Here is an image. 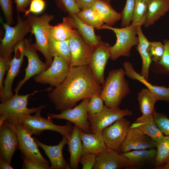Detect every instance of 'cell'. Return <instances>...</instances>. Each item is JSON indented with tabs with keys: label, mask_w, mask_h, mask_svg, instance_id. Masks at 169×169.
<instances>
[{
	"label": "cell",
	"mask_w": 169,
	"mask_h": 169,
	"mask_svg": "<svg viewBox=\"0 0 169 169\" xmlns=\"http://www.w3.org/2000/svg\"><path fill=\"white\" fill-rule=\"evenodd\" d=\"M76 14L83 22L96 29H98L104 24L102 19L92 8L80 10Z\"/></svg>",
	"instance_id": "e575fe53"
},
{
	"label": "cell",
	"mask_w": 169,
	"mask_h": 169,
	"mask_svg": "<svg viewBox=\"0 0 169 169\" xmlns=\"http://www.w3.org/2000/svg\"><path fill=\"white\" fill-rule=\"evenodd\" d=\"M74 29L69 17H65L62 23L55 26L50 25L49 35L57 41H65L69 39Z\"/></svg>",
	"instance_id": "4dcf8cb0"
},
{
	"label": "cell",
	"mask_w": 169,
	"mask_h": 169,
	"mask_svg": "<svg viewBox=\"0 0 169 169\" xmlns=\"http://www.w3.org/2000/svg\"><path fill=\"white\" fill-rule=\"evenodd\" d=\"M105 1H106L107 2L110 3V2L111 1V0H103Z\"/></svg>",
	"instance_id": "f5cc1de1"
},
{
	"label": "cell",
	"mask_w": 169,
	"mask_h": 169,
	"mask_svg": "<svg viewBox=\"0 0 169 169\" xmlns=\"http://www.w3.org/2000/svg\"><path fill=\"white\" fill-rule=\"evenodd\" d=\"M137 94V100L142 115H153L156 112L154 106L157 101L155 95L147 88L142 89Z\"/></svg>",
	"instance_id": "f546056e"
},
{
	"label": "cell",
	"mask_w": 169,
	"mask_h": 169,
	"mask_svg": "<svg viewBox=\"0 0 169 169\" xmlns=\"http://www.w3.org/2000/svg\"><path fill=\"white\" fill-rule=\"evenodd\" d=\"M74 29H76L84 40L94 48L101 41L94 32L95 28L81 21L76 14L68 16Z\"/></svg>",
	"instance_id": "484cf974"
},
{
	"label": "cell",
	"mask_w": 169,
	"mask_h": 169,
	"mask_svg": "<svg viewBox=\"0 0 169 169\" xmlns=\"http://www.w3.org/2000/svg\"></svg>",
	"instance_id": "11a10c76"
},
{
	"label": "cell",
	"mask_w": 169,
	"mask_h": 169,
	"mask_svg": "<svg viewBox=\"0 0 169 169\" xmlns=\"http://www.w3.org/2000/svg\"><path fill=\"white\" fill-rule=\"evenodd\" d=\"M135 0H126L125 7L120 13L121 26L124 27L129 26L132 20Z\"/></svg>",
	"instance_id": "74e56055"
},
{
	"label": "cell",
	"mask_w": 169,
	"mask_h": 169,
	"mask_svg": "<svg viewBox=\"0 0 169 169\" xmlns=\"http://www.w3.org/2000/svg\"><path fill=\"white\" fill-rule=\"evenodd\" d=\"M169 10V0H149L145 27L153 24Z\"/></svg>",
	"instance_id": "f1b7e54d"
},
{
	"label": "cell",
	"mask_w": 169,
	"mask_h": 169,
	"mask_svg": "<svg viewBox=\"0 0 169 169\" xmlns=\"http://www.w3.org/2000/svg\"><path fill=\"white\" fill-rule=\"evenodd\" d=\"M12 59L0 56V92L3 89L4 76L10 67Z\"/></svg>",
	"instance_id": "bcb514c9"
},
{
	"label": "cell",
	"mask_w": 169,
	"mask_h": 169,
	"mask_svg": "<svg viewBox=\"0 0 169 169\" xmlns=\"http://www.w3.org/2000/svg\"><path fill=\"white\" fill-rule=\"evenodd\" d=\"M9 125L17 134L19 149L23 157L49 166L48 161L41 154L34 138L23 125L20 122L15 126Z\"/></svg>",
	"instance_id": "7c38bea8"
},
{
	"label": "cell",
	"mask_w": 169,
	"mask_h": 169,
	"mask_svg": "<svg viewBox=\"0 0 169 169\" xmlns=\"http://www.w3.org/2000/svg\"><path fill=\"white\" fill-rule=\"evenodd\" d=\"M104 101L101 94H95L90 98L88 108V114H93L101 111L104 105Z\"/></svg>",
	"instance_id": "ab89813d"
},
{
	"label": "cell",
	"mask_w": 169,
	"mask_h": 169,
	"mask_svg": "<svg viewBox=\"0 0 169 169\" xmlns=\"http://www.w3.org/2000/svg\"><path fill=\"white\" fill-rule=\"evenodd\" d=\"M36 92L37 90L30 94L23 95L15 94L9 100L1 102L0 104V115L6 117L5 121L8 124L15 126L19 123L20 116L36 113L45 108L47 105H43L36 108L27 107L28 97Z\"/></svg>",
	"instance_id": "8992f818"
},
{
	"label": "cell",
	"mask_w": 169,
	"mask_h": 169,
	"mask_svg": "<svg viewBox=\"0 0 169 169\" xmlns=\"http://www.w3.org/2000/svg\"><path fill=\"white\" fill-rule=\"evenodd\" d=\"M111 47L109 44L101 41L94 48L89 64L96 80L102 86L105 81V67L111 57Z\"/></svg>",
	"instance_id": "2e32d148"
},
{
	"label": "cell",
	"mask_w": 169,
	"mask_h": 169,
	"mask_svg": "<svg viewBox=\"0 0 169 169\" xmlns=\"http://www.w3.org/2000/svg\"><path fill=\"white\" fill-rule=\"evenodd\" d=\"M26 17L31 28V34H33L35 37V42L32 44V45L37 51L43 54L45 58V63L49 67L53 60L49 51L48 43L50 23L54 19V16L47 13H44L40 16L30 13Z\"/></svg>",
	"instance_id": "3957f363"
},
{
	"label": "cell",
	"mask_w": 169,
	"mask_h": 169,
	"mask_svg": "<svg viewBox=\"0 0 169 169\" xmlns=\"http://www.w3.org/2000/svg\"><path fill=\"white\" fill-rule=\"evenodd\" d=\"M42 110H39L34 115L30 114L20 116L19 121L31 135H39L45 130H50L57 132L63 136L68 138L71 135L74 128L72 123L67 121L65 125L54 124L52 119L41 116Z\"/></svg>",
	"instance_id": "5b68a950"
},
{
	"label": "cell",
	"mask_w": 169,
	"mask_h": 169,
	"mask_svg": "<svg viewBox=\"0 0 169 169\" xmlns=\"http://www.w3.org/2000/svg\"><path fill=\"white\" fill-rule=\"evenodd\" d=\"M19 144L15 131L5 121L0 127V157L11 163Z\"/></svg>",
	"instance_id": "ac0fdd59"
},
{
	"label": "cell",
	"mask_w": 169,
	"mask_h": 169,
	"mask_svg": "<svg viewBox=\"0 0 169 169\" xmlns=\"http://www.w3.org/2000/svg\"><path fill=\"white\" fill-rule=\"evenodd\" d=\"M10 163L4 160L2 157H0V169H13L11 166Z\"/></svg>",
	"instance_id": "681fc988"
},
{
	"label": "cell",
	"mask_w": 169,
	"mask_h": 169,
	"mask_svg": "<svg viewBox=\"0 0 169 169\" xmlns=\"http://www.w3.org/2000/svg\"><path fill=\"white\" fill-rule=\"evenodd\" d=\"M127 161L121 154L107 148L96 155L94 169H120L125 168Z\"/></svg>",
	"instance_id": "ffe728a7"
},
{
	"label": "cell",
	"mask_w": 169,
	"mask_h": 169,
	"mask_svg": "<svg viewBox=\"0 0 169 169\" xmlns=\"http://www.w3.org/2000/svg\"><path fill=\"white\" fill-rule=\"evenodd\" d=\"M156 142L139 129L130 127L119 150L120 153L131 151L155 148Z\"/></svg>",
	"instance_id": "e0dca14e"
},
{
	"label": "cell",
	"mask_w": 169,
	"mask_h": 169,
	"mask_svg": "<svg viewBox=\"0 0 169 169\" xmlns=\"http://www.w3.org/2000/svg\"><path fill=\"white\" fill-rule=\"evenodd\" d=\"M23 169H49V166L23 157Z\"/></svg>",
	"instance_id": "f6af8a7d"
},
{
	"label": "cell",
	"mask_w": 169,
	"mask_h": 169,
	"mask_svg": "<svg viewBox=\"0 0 169 169\" xmlns=\"http://www.w3.org/2000/svg\"><path fill=\"white\" fill-rule=\"evenodd\" d=\"M127 159L125 169H136L153 163L156 154L155 148L131 151L120 153Z\"/></svg>",
	"instance_id": "44dd1931"
},
{
	"label": "cell",
	"mask_w": 169,
	"mask_h": 169,
	"mask_svg": "<svg viewBox=\"0 0 169 169\" xmlns=\"http://www.w3.org/2000/svg\"><path fill=\"white\" fill-rule=\"evenodd\" d=\"M162 169H169V161L164 165Z\"/></svg>",
	"instance_id": "816d5d0a"
},
{
	"label": "cell",
	"mask_w": 169,
	"mask_h": 169,
	"mask_svg": "<svg viewBox=\"0 0 169 169\" xmlns=\"http://www.w3.org/2000/svg\"><path fill=\"white\" fill-rule=\"evenodd\" d=\"M149 0H135L133 17L131 24L136 27L144 25L146 21Z\"/></svg>",
	"instance_id": "836d02e7"
},
{
	"label": "cell",
	"mask_w": 169,
	"mask_h": 169,
	"mask_svg": "<svg viewBox=\"0 0 169 169\" xmlns=\"http://www.w3.org/2000/svg\"><path fill=\"white\" fill-rule=\"evenodd\" d=\"M125 75L129 78L138 80L145 85L155 95L157 101H164L169 103V87L153 85L150 83L140 74L136 72L129 61L123 64Z\"/></svg>",
	"instance_id": "7402d4cb"
},
{
	"label": "cell",
	"mask_w": 169,
	"mask_h": 169,
	"mask_svg": "<svg viewBox=\"0 0 169 169\" xmlns=\"http://www.w3.org/2000/svg\"><path fill=\"white\" fill-rule=\"evenodd\" d=\"M157 126L165 136H169V118L166 115L156 111L153 115Z\"/></svg>",
	"instance_id": "f35d334b"
},
{
	"label": "cell",
	"mask_w": 169,
	"mask_h": 169,
	"mask_svg": "<svg viewBox=\"0 0 169 169\" xmlns=\"http://www.w3.org/2000/svg\"><path fill=\"white\" fill-rule=\"evenodd\" d=\"M80 135L83 155L87 153L96 155L103 151L107 148L101 132L87 133L81 130Z\"/></svg>",
	"instance_id": "cb8c5ba5"
},
{
	"label": "cell",
	"mask_w": 169,
	"mask_h": 169,
	"mask_svg": "<svg viewBox=\"0 0 169 169\" xmlns=\"http://www.w3.org/2000/svg\"><path fill=\"white\" fill-rule=\"evenodd\" d=\"M96 156V154L92 153L83 155L79 160V163L82 165V169H93L95 162Z\"/></svg>",
	"instance_id": "ee69618b"
},
{
	"label": "cell",
	"mask_w": 169,
	"mask_h": 169,
	"mask_svg": "<svg viewBox=\"0 0 169 169\" xmlns=\"http://www.w3.org/2000/svg\"><path fill=\"white\" fill-rule=\"evenodd\" d=\"M32 0H14L16 4V10L18 13L24 12L26 8L30 4Z\"/></svg>",
	"instance_id": "c3c4849f"
},
{
	"label": "cell",
	"mask_w": 169,
	"mask_h": 169,
	"mask_svg": "<svg viewBox=\"0 0 169 169\" xmlns=\"http://www.w3.org/2000/svg\"><path fill=\"white\" fill-rule=\"evenodd\" d=\"M24 54L28 59V65L25 69V75L17 84L14 90L15 94L18 93L23 85L31 77L47 69L49 67L39 58L37 50L33 47L29 40L24 39Z\"/></svg>",
	"instance_id": "9a60e30c"
},
{
	"label": "cell",
	"mask_w": 169,
	"mask_h": 169,
	"mask_svg": "<svg viewBox=\"0 0 169 169\" xmlns=\"http://www.w3.org/2000/svg\"><path fill=\"white\" fill-rule=\"evenodd\" d=\"M57 4L68 13L69 16L77 14L80 11L75 0H56Z\"/></svg>",
	"instance_id": "60d3db41"
},
{
	"label": "cell",
	"mask_w": 169,
	"mask_h": 169,
	"mask_svg": "<svg viewBox=\"0 0 169 169\" xmlns=\"http://www.w3.org/2000/svg\"><path fill=\"white\" fill-rule=\"evenodd\" d=\"M45 6L44 0H32L29 9L24 12V16L26 17L31 13L35 14L40 13L44 10Z\"/></svg>",
	"instance_id": "7bdbcfd3"
},
{
	"label": "cell",
	"mask_w": 169,
	"mask_h": 169,
	"mask_svg": "<svg viewBox=\"0 0 169 169\" xmlns=\"http://www.w3.org/2000/svg\"><path fill=\"white\" fill-rule=\"evenodd\" d=\"M33 138L38 146L44 151L51 163L49 169H70L69 164L63 157L62 151L64 146L68 143V138L64 137L58 145L49 146L43 143L35 137Z\"/></svg>",
	"instance_id": "d6986e66"
},
{
	"label": "cell",
	"mask_w": 169,
	"mask_h": 169,
	"mask_svg": "<svg viewBox=\"0 0 169 169\" xmlns=\"http://www.w3.org/2000/svg\"><path fill=\"white\" fill-rule=\"evenodd\" d=\"M102 90L89 65L71 66L64 80L48 96L55 109L62 111L73 108L81 100L101 94Z\"/></svg>",
	"instance_id": "6da1fadb"
},
{
	"label": "cell",
	"mask_w": 169,
	"mask_h": 169,
	"mask_svg": "<svg viewBox=\"0 0 169 169\" xmlns=\"http://www.w3.org/2000/svg\"><path fill=\"white\" fill-rule=\"evenodd\" d=\"M81 130L75 125L71 135L68 138V151L70 154L69 164L70 169H77L79 160L83 155L81 138Z\"/></svg>",
	"instance_id": "603a6c76"
},
{
	"label": "cell",
	"mask_w": 169,
	"mask_h": 169,
	"mask_svg": "<svg viewBox=\"0 0 169 169\" xmlns=\"http://www.w3.org/2000/svg\"><path fill=\"white\" fill-rule=\"evenodd\" d=\"M107 29L112 31L116 37L115 44L111 47L110 59L116 60L119 57H129L131 48L139 42L137 27L131 24L122 28H116L104 24L98 29Z\"/></svg>",
	"instance_id": "52a82bcc"
},
{
	"label": "cell",
	"mask_w": 169,
	"mask_h": 169,
	"mask_svg": "<svg viewBox=\"0 0 169 169\" xmlns=\"http://www.w3.org/2000/svg\"><path fill=\"white\" fill-rule=\"evenodd\" d=\"M81 10L91 8L96 0H75Z\"/></svg>",
	"instance_id": "7dc6e473"
},
{
	"label": "cell",
	"mask_w": 169,
	"mask_h": 169,
	"mask_svg": "<svg viewBox=\"0 0 169 169\" xmlns=\"http://www.w3.org/2000/svg\"><path fill=\"white\" fill-rule=\"evenodd\" d=\"M17 20L16 24L12 27L0 18V22L5 30V33L1 41L0 56L5 59H12V54L16 46L24 39L28 33L32 32L31 28L27 19H23L18 13Z\"/></svg>",
	"instance_id": "277c9868"
},
{
	"label": "cell",
	"mask_w": 169,
	"mask_h": 169,
	"mask_svg": "<svg viewBox=\"0 0 169 169\" xmlns=\"http://www.w3.org/2000/svg\"><path fill=\"white\" fill-rule=\"evenodd\" d=\"M131 125V121L124 118L104 129L101 133L107 148L119 153Z\"/></svg>",
	"instance_id": "5bb4252c"
},
{
	"label": "cell",
	"mask_w": 169,
	"mask_h": 169,
	"mask_svg": "<svg viewBox=\"0 0 169 169\" xmlns=\"http://www.w3.org/2000/svg\"><path fill=\"white\" fill-rule=\"evenodd\" d=\"M125 71L120 68L110 70L105 80L101 95L105 105L110 108L119 107L123 99L130 92Z\"/></svg>",
	"instance_id": "7a4b0ae2"
},
{
	"label": "cell",
	"mask_w": 169,
	"mask_h": 169,
	"mask_svg": "<svg viewBox=\"0 0 169 169\" xmlns=\"http://www.w3.org/2000/svg\"><path fill=\"white\" fill-rule=\"evenodd\" d=\"M24 39L14 48V57L11 61L10 67L4 81L3 89L0 92L1 102L7 100L14 95L12 89L13 83L15 78L20 72L25 56Z\"/></svg>",
	"instance_id": "4fadbf2b"
},
{
	"label": "cell",
	"mask_w": 169,
	"mask_h": 169,
	"mask_svg": "<svg viewBox=\"0 0 169 169\" xmlns=\"http://www.w3.org/2000/svg\"><path fill=\"white\" fill-rule=\"evenodd\" d=\"M130 127L139 129L156 142L164 136L156 124L153 115H142L131 125Z\"/></svg>",
	"instance_id": "d4e9b609"
},
{
	"label": "cell",
	"mask_w": 169,
	"mask_h": 169,
	"mask_svg": "<svg viewBox=\"0 0 169 169\" xmlns=\"http://www.w3.org/2000/svg\"><path fill=\"white\" fill-rule=\"evenodd\" d=\"M104 23L111 26L121 19V15L115 11L110 3L103 0H96L92 8Z\"/></svg>",
	"instance_id": "4316f807"
},
{
	"label": "cell",
	"mask_w": 169,
	"mask_h": 169,
	"mask_svg": "<svg viewBox=\"0 0 169 169\" xmlns=\"http://www.w3.org/2000/svg\"><path fill=\"white\" fill-rule=\"evenodd\" d=\"M51 65L46 70L35 76L33 79L36 82L49 84L52 87L58 86L65 79L71 67L70 64L64 59L54 57Z\"/></svg>",
	"instance_id": "ba28073f"
},
{
	"label": "cell",
	"mask_w": 169,
	"mask_h": 169,
	"mask_svg": "<svg viewBox=\"0 0 169 169\" xmlns=\"http://www.w3.org/2000/svg\"><path fill=\"white\" fill-rule=\"evenodd\" d=\"M90 98L82 100L78 105L71 109L61 111L58 114L48 113V118L64 119L74 124L83 131L89 133L90 123L88 118V105Z\"/></svg>",
	"instance_id": "8fae6325"
},
{
	"label": "cell",
	"mask_w": 169,
	"mask_h": 169,
	"mask_svg": "<svg viewBox=\"0 0 169 169\" xmlns=\"http://www.w3.org/2000/svg\"><path fill=\"white\" fill-rule=\"evenodd\" d=\"M137 29L139 42L136 48L140 55L142 61V68L140 74L148 81L149 70L152 61L148 52V47L150 42L144 35L141 27H137Z\"/></svg>",
	"instance_id": "83f0119b"
},
{
	"label": "cell",
	"mask_w": 169,
	"mask_h": 169,
	"mask_svg": "<svg viewBox=\"0 0 169 169\" xmlns=\"http://www.w3.org/2000/svg\"><path fill=\"white\" fill-rule=\"evenodd\" d=\"M132 114V111L127 109H121L119 107L112 108L105 105L100 112L93 114H88L90 133L101 132L117 120Z\"/></svg>",
	"instance_id": "9c48e42d"
},
{
	"label": "cell",
	"mask_w": 169,
	"mask_h": 169,
	"mask_svg": "<svg viewBox=\"0 0 169 169\" xmlns=\"http://www.w3.org/2000/svg\"></svg>",
	"instance_id": "db71d44e"
},
{
	"label": "cell",
	"mask_w": 169,
	"mask_h": 169,
	"mask_svg": "<svg viewBox=\"0 0 169 169\" xmlns=\"http://www.w3.org/2000/svg\"><path fill=\"white\" fill-rule=\"evenodd\" d=\"M165 46L164 53L160 61L154 62L151 66V70L158 74L169 75V40H164Z\"/></svg>",
	"instance_id": "d590c367"
},
{
	"label": "cell",
	"mask_w": 169,
	"mask_h": 169,
	"mask_svg": "<svg viewBox=\"0 0 169 169\" xmlns=\"http://www.w3.org/2000/svg\"><path fill=\"white\" fill-rule=\"evenodd\" d=\"M69 44L71 66L89 65L94 48L84 40L76 29L73 30Z\"/></svg>",
	"instance_id": "30bf717a"
},
{
	"label": "cell",
	"mask_w": 169,
	"mask_h": 169,
	"mask_svg": "<svg viewBox=\"0 0 169 169\" xmlns=\"http://www.w3.org/2000/svg\"><path fill=\"white\" fill-rule=\"evenodd\" d=\"M6 120V118L5 116L3 115H0V127H1L4 121Z\"/></svg>",
	"instance_id": "f907efd6"
},
{
	"label": "cell",
	"mask_w": 169,
	"mask_h": 169,
	"mask_svg": "<svg viewBox=\"0 0 169 169\" xmlns=\"http://www.w3.org/2000/svg\"><path fill=\"white\" fill-rule=\"evenodd\" d=\"M156 143V154L154 165L155 169H162L169 161V136H164Z\"/></svg>",
	"instance_id": "d6a6232c"
},
{
	"label": "cell",
	"mask_w": 169,
	"mask_h": 169,
	"mask_svg": "<svg viewBox=\"0 0 169 169\" xmlns=\"http://www.w3.org/2000/svg\"><path fill=\"white\" fill-rule=\"evenodd\" d=\"M69 39L64 41H58L49 36V46L52 57L57 56L62 58L70 64L71 55L69 48Z\"/></svg>",
	"instance_id": "1f68e13d"
},
{
	"label": "cell",
	"mask_w": 169,
	"mask_h": 169,
	"mask_svg": "<svg viewBox=\"0 0 169 169\" xmlns=\"http://www.w3.org/2000/svg\"><path fill=\"white\" fill-rule=\"evenodd\" d=\"M165 46L160 42H150L148 52L152 61L156 62L160 60L165 51Z\"/></svg>",
	"instance_id": "8d00e7d4"
},
{
	"label": "cell",
	"mask_w": 169,
	"mask_h": 169,
	"mask_svg": "<svg viewBox=\"0 0 169 169\" xmlns=\"http://www.w3.org/2000/svg\"><path fill=\"white\" fill-rule=\"evenodd\" d=\"M0 5L6 23L11 25L13 20L12 0H0Z\"/></svg>",
	"instance_id": "b9f144b4"
}]
</instances>
